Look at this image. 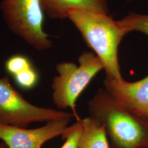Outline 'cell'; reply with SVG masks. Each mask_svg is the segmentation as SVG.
<instances>
[{"mask_svg": "<svg viewBox=\"0 0 148 148\" xmlns=\"http://www.w3.org/2000/svg\"><path fill=\"white\" fill-rule=\"evenodd\" d=\"M90 116L103 125L110 148L148 146V122L128 111L105 89L99 88L88 103Z\"/></svg>", "mask_w": 148, "mask_h": 148, "instance_id": "obj_1", "label": "cell"}, {"mask_svg": "<svg viewBox=\"0 0 148 148\" xmlns=\"http://www.w3.org/2000/svg\"><path fill=\"white\" fill-rule=\"evenodd\" d=\"M68 18L81 33L87 45L104 65L106 77L122 79L118 48L128 34L117 21L104 13L80 10L69 11Z\"/></svg>", "mask_w": 148, "mask_h": 148, "instance_id": "obj_2", "label": "cell"}, {"mask_svg": "<svg viewBox=\"0 0 148 148\" xmlns=\"http://www.w3.org/2000/svg\"><path fill=\"white\" fill-rule=\"evenodd\" d=\"M79 65L63 62L58 64V75L54 77L52 88V99L60 109L70 108L77 119L76 102L90 81L101 70L104 65L100 58L92 52H84L78 59Z\"/></svg>", "mask_w": 148, "mask_h": 148, "instance_id": "obj_3", "label": "cell"}, {"mask_svg": "<svg viewBox=\"0 0 148 148\" xmlns=\"http://www.w3.org/2000/svg\"><path fill=\"white\" fill-rule=\"evenodd\" d=\"M1 8L12 32L39 51L49 49L53 42L43 30L44 12L41 0H2Z\"/></svg>", "mask_w": 148, "mask_h": 148, "instance_id": "obj_4", "label": "cell"}, {"mask_svg": "<svg viewBox=\"0 0 148 148\" xmlns=\"http://www.w3.org/2000/svg\"><path fill=\"white\" fill-rule=\"evenodd\" d=\"M74 117V114L32 105L11 85L8 76L0 79V125L27 128L34 122Z\"/></svg>", "mask_w": 148, "mask_h": 148, "instance_id": "obj_5", "label": "cell"}, {"mask_svg": "<svg viewBox=\"0 0 148 148\" xmlns=\"http://www.w3.org/2000/svg\"><path fill=\"white\" fill-rule=\"evenodd\" d=\"M71 120H52L43 126L30 130L0 125V139L10 148H41L48 140L61 136Z\"/></svg>", "mask_w": 148, "mask_h": 148, "instance_id": "obj_6", "label": "cell"}, {"mask_svg": "<svg viewBox=\"0 0 148 148\" xmlns=\"http://www.w3.org/2000/svg\"><path fill=\"white\" fill-rule=\"evenodd\" d=\"M104 86L117 102L133 114L148 122V75L136 82L106 77Z\"/></svg>", "mask_w": 148, "mask_h": 148, "instance_id": "obj_7", "label": "cell"}, {"mask_svg": "<svg viewBox=\"0 0 148 148\" xmlns=\"http://www.w3.org/2000/svg\"><path fill=\"white\" fill-rule=\"evenodd\" d=\"M44 13L50 18H68L69 11L73 10L109 14L107 0H41Z\"/></svg>", "mask_w": 148, "mask_h": 148, "instance_id": "obj_8", "label": "cell"}, {"mask_svg": "<svg viewBox=\"0 0 148 148\" xmlns=\"http://www.w3.org/2000/svg\"><path fill=\"white\" fill-rule=\"evenodd\" d=\"M83 130L78 148H110L104 126L90 116L81 119Z\"/></svg>", "mask_w": 148, "mask_h": 148, "instance_id": "obj_9", "label": "cell"}, {"mask_svg": "<svg viewBox=\"0 0 148 148\" xmlns=\"http://www.w3.org/2000/svg\"><path fill=\"white\" fill-rule=\"evenodd\" d=\"M118 21L128 33L136 31L142 32L148 36V14L131 12Z\"/></svg>", "mask_w": 148, "mask_h": 148, "instance_id": "obj_10", "label": "cell"}, {"mask_svg": "<svg viewBox=\"0 0 148 148\" xmlns=\"http://www.w3.org/2000/svg\"><path fill=\"white\" fill-rule=\"evenodd\" d=\"M82 130V120L79 119L73 125L67 127L62 134V139L65 141L60 148H78L79 141Z\"/></svg>", "mask_w": 148, "mask_h": 148, "instance_id": "obj_11", "label": "cell"}, {"mask_svg": "<svg viewBox=\"0 0 148 148\" xmlns=\"http://www.w3.org/2000/svg\"><path fill=\"white\" fill-rule=\"evenodd\" d=\"M13 77L17 85L24 90L34 88L38 81V75L33 66L23 70Z\"/></svg>", "mask_w": 148, "mask_h": 148, "instance_id": "obj_12", "label": "cell"}, {"mask_svg": "<svg viewBox=\"0 0 148 148\" xmlns=\"http://www.w3.org/2000/svg\"><path fill=\"white\" fill-rule=\"evenodd\" d=\"M32 66V65L29 58L20 54L12 56L6 60L5 63L6 70L13 76L23 70Z\"/></svg>", "mask_w": 148, "mask_h": 148, "instance_id": "obj_13", "label": "cell"}, {"mask_svg": "<svg viewBox=\"0 0 148 148\" xmlns=\"http://www.w3.org/2000/svg\"><path fill=\"white\" fill-rule=\"evenodd\" d=\"M0 148H10V147L7 145L6 143L3 141L0 142Z\"/></svg>", "mask_w": 148, "mask_h": 148, "instance_id": "obj_14", "label": "cell"}, {"mask_svg": "<svg viewBox=\"0 0 148 148\" xmlns=\"http://www.w3.org/2000/svg\"><path fill=\"white\" fill-rule=\"evenodd\" d=\"M148 148V147H144V148Z\"/></svg>", "mask_w": 148, "mask_h": 148, "instance_id": "obj_15", "label": "cell"}]
</instances>
